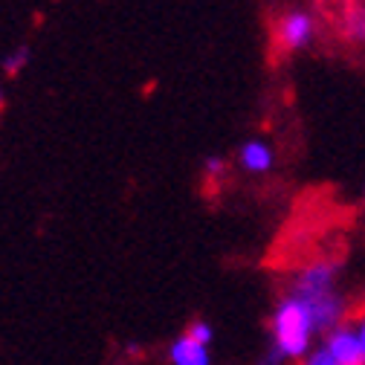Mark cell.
Masks as SVG:
<instances>
[{
  "mask_svg": "<svg viewBox=\"0 0 365 365\" xmlns=\"http://www.w3.org/2000/svg\"><path fill=\"white\" fill-rule=\"evenodd\" d=\"M342 29H345V38H348V41L365 43V6L348 9V15H345V21H342Z\"/></svg>",
  "mask_w": 365,
  "mask_h": 365,
  "instance_id": "cell-8",
  "label": "cell"
},
{
  "mask_svg": "<svg viewBox=\"0 0 365 365\" xmlns=\"http://www.w3.org/2000/svg\"><path fill=\"white\" fill-rule=\"evenodd\" d=\"M186 331H189V334H192L195 339L206 342V345H212V342H215V328H212V325L206 322V319H195V322H192V325H189Z\"/></svg>",
  "mask_w": 365,
  "mask_h": 365,
  "instance_id": "cell-12",
  "label": "cell"
},
{
  "mask_svg": "<svg viewBox=\"0 0 365 365\" xmlns=\"http://www.w3.org/2000/svg\"><path fill=\"white\" fill-rule=\"evenodd\" d=\"M362 203H365V186H362Z\"/></svg>",
  "mask_w": 365,
  "mask_h": 365,
  "instance_id": "cell-16",
  "label": "cell"
},
{
  "mask_svg": "<svg viewBox=\"0 0 365 365\" xmlns=\"http://www.w3.org/2000/svg\"><path fill=\"white\" fill-rule=\"evenodd\" d=\"M319 342L331 351V356L336 362H342V365H362V351H359V342H356V334H354L351 322H342L339 328L328 331Z\"/></svg>",
  "mask_w": 365,
  "mask_h": 365,
  "instance_id": "cell-6",
  "label": "cell"
},
{
  "mask_svg": "<svg viewBox=\"0 0 365 365\" xmlns=\"http://www.w3.org/2000/svg\"><path fill=\"white\" fill-rule=\"evenodd\" d=\"M296 365H342V362H336L334 356H331V351L322 345V342H319L302 362H296Z\"/></svg>",
  "mask_w": 365,
  "mask_h": 365,
  "instance_id": "cell-11",
  "label": "cell"
},
{
  "mask_svg": "<svg viewBox=\"0 0 365 365\" xmlns=\"http://www.w3.org/2000/svg\"><path fill=\"white\" fill-rule=\"evenodd\" d=\"M29 58H32V50L26 47V43H18V47H12L4 58H0V67H4V73H6V76H18V73H24V70H26Z\"/></svg>",
  "mask_w": 365,
  "mask_h": 365,
  "instance_id": "cell-7",
  "label": "cell"
},
{
  "mask_svg": "<svg viewBox=\"0 0 365 365\" xmlns=\"http://www.w3.org/2000/svg\"><path fill=\"white\" fill-rule=\"evenodd\" d=\"M255 365H290V362H287L276 348H269V345H267V348H264V354L255 359Z\"/></svg>",
  "mask_w": 365,
  "mask_h": 365,
  "instance_id": "cell-13",
  "label": "cell"
},
{
  "mask_svg": "<svg viewBox=\"0 0 365 365\" xmlns=\"http://www.w3.org/2000/svg\"><path fill=\"white\" fill-rule=\"evenodd\" d=\"M226 174H230V160L226 157H220V154H212V157H206L203 160V180L206 182H223L226 180Z\"/></svg>",
  "mask_w": 365,
  "mask_h": 365,
  "instance_id": "cell-9",
  "label": "cell"
},
{
  "mask_svg": "<svg viewBox=\"0 0 365 365\" xmlns=\"http://www.w3.org/2000/svg\"><path fill=\"white\" fill-rule=\"evenodd\" d=\"M316 38V18L307 9H287L276 24V47L287 56L304 53Z\"/></svg>",
  "mask_w": 365,
  "mask_h": 365,
  "instance_id": "cell-3",
  "label": "cell"
},
{
  "mask_svg": "<svg viewBox=\"0 0 365 365\" xmlns=\"http://www.w3.org/2000/svg\"><path fill=\"white\" fill-rule=\"evenodd\" d=\"M165 356H168V365H212L215 362L212 345L195 339L189 331H182L180 336L171 339Z\"/></svg>",
  "mask_w": 365,
  "mask_h": 365,
  "instance_id": "cell-5",
  "label": "cell"
},
{
  "mask_svg": "<svg viewBox=\"0 0 365 365\" xmlns=\"http://www.w3.org/2000/svg\"><path fill=\"white\" fill-rule=\"evenodd\" d=\"M356 302H365V284H362V290H359V299Z\"/></svg>",
  "mask_w": 365,
  "mask_h": 365,
  "instance_id": "cell-15",
  "label": "cell"
},
{
  "mask_svg": "<svg viewBox=\"0 0 365 365\" xmlns=\"http://www.w3.org/2000/svg\"><path fill=\"white\" fill-rule=\"evenodd\" d=\"M235 163L244 174L250 177H267L276 171V163H279V154L276 148H272V143L261 140V136H250V140H244L235 151Z\"/></svg>",
  "mask_w": 365,
  "mask_h": 365,
  "instance_id": "cell-4",
  "label": "cell"
},
{
  "mask_svg": "<svg viewBox=\"0 0 365 365\" xmlns=\"http://www.w3.org/2000/svg\"><path fill=\"white\" fill-rule=\"evenodd\" d=\"M267 331H269L267 345L276 348L290 365L302 362L319 345V339H322V331L316 325L313 310L299 296H293L287 290H282L276 304H272Z\"/></svg>",
  "mask_w": 365,
  "mask_h": 365,
  "instance_id": "cell-2",
  "label": "cell"
},
{
  "mask_svg": "<svg viewBox=\"0 0 365 365\" xmlns=\"http://www.w3.org/2000/svg\"><path fill=\"white\" fill-rule=\"evenodd\" d=\"M351 328L356 334V342H359V351H362V365H365V302H356L354 304V313H351Z\"/></svg>",
  "mask_w": 365,
  "mask_h": 365,
  "instance_id": "cell-10",
  "label": "cell"
},
{
  "mask_svg": "<svg viewBox=\"0 0 365 365\" xmlns=\"http://www.w3.org/2000/svg\"><path fill=\"white\" fill-rule=\"evenodd\" d=\"M284 290L299 296L313 310L322 336L328 331L339 328L342 322H348L354 313V304H356L342 287V261L334 255L307 258L302 267H296L287 276Z\"/></svg>",
  "mask_w": 365,
  "mask_h": 365,
  "instance_id": "cell-1",
  "label": "cell"
},
{
  "mask_svg": "<svg viewBox=\"0 0 365 365\" xmlns=\"http://www.w3.org/2000/svg\"><path fill=\"white\" fill-rule=\"evenodd\" d=\"M4 105H6V96H4V87H0V113H4Z\"/></svg>",
  "mask_w": 365,
  "mask_h": 365,
  "instance_id": "cell-14",
  "label": "cell"
}]
</instances>
